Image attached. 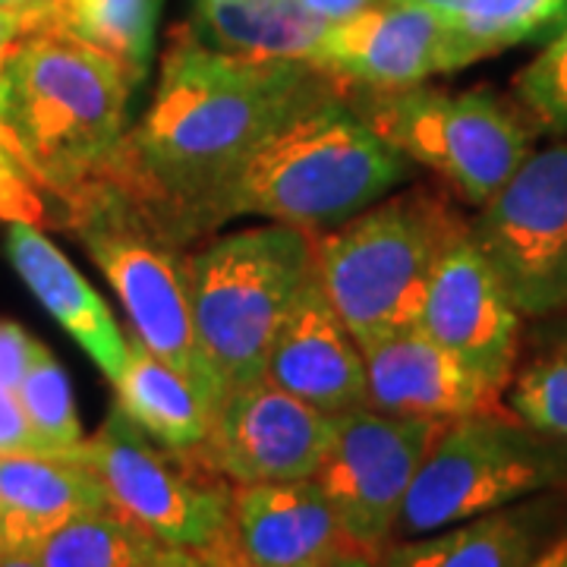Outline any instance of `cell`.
<instances>
[{"label":"cell","mask_w":567,"mask_h":567,"mask_svg":"<svg viewBox=\"0 0 567 567\" xmlns=\"http://www.w3.org/2000/svg\"><path fill=\"white\" fill-rule=\"evenodd\" d=\"M344 92L300 61H244L177 29L140 126L104 183L140 199L181 244L246 155L303 107Z\"/></svg>","instance_id":"obj_1"},{"label":"cell","mask_w":567,"mask_h":567,"mask_svg":"<svg viewBox=\"0 0 567 567\" xmlns=\"http://www.w3.org/2000/svg\"><path fill=\"white\" fill-rule=\"evenodd\" d=\"M406 174L404 155L338 92L259 142L193 215L189 237L249 215L303 230L338 227L385 199Z\"/></svg>","instance_id":"obj_2"},{"label":"cell","mask_w":567,"mask_h":567,"mask_svg":"<svg viewBox=\"0 0 567 567\" xmlns=\"http://www.w3.org/2000/svg\"><path fill=\"white\" fill-rule=\"evenodd\" d=\"M136 89L121 63L58 29H35L3 54L0 121L61 203L63 227L121 162Z\"/></svg>","instance_id":"obj_3"},{"label":"cell","mask_w":567,"mask_h":567,"mask_svg":"<svg viewBox=\"0 0 567 567\" xmlns=\"http://www.w3.org/2000/svg\"><path fill=\"white\" fill-rule=\"evenodd\" d=\"M312 252L309 230L271 221L186 256L196 341L224 394L265 379L271 344L312 275Z\"/></svg>","instance_id":"obj_4"},{"label":"cell","mask_w":567,"mask_h":567,"mask_svg":"<svg viewBox=\"0 0 567 567\" xmlns=\"http://www.w3.org/2000/svg\"><path fill=\"white\" fill-rule=\"evenodd\" d=\"M461 227L429 189H410L316 240V278L360 350L416 328L429 275Z\"/></svg>","instance_id":"obj_5"},{"label":"cell","mask_w":567,"mask_h":567,"mask_svg":"<svg viewBox=\"0 0 567 567\" xmlns=\"http://www.w3.org/2000/svg\"><path fill=\"white\" fill-rule=\"evenodd\" d=\"M66 227L76 230L92 262L121 297L133 322V334L158 360L174 365L183 379L199 388L208 404L218 406L224 391L208 369L186 290V259L177 240L158 218L114 183H102L70 208Z\"/></svg>","instance_id":"obj_6"},{"label":"cell","mask_w":567,"mask_h":567,"mask_svg":"<svg viewBox=\"0 0 567 567\" xmlns=\"http://www.w3.org/2000/svg\"><path fill=\"white\" fill-rule=\"evenodd\" d=\"M344 99L410 164L439 174L470 205L488 203L533 155V126L488 89H344Z\"/></svg>","instance_id":"obj_7"},{"label":"cell","mask_w":567,"mask_h":567,"mask_svg":"<svg viewBox=\"0 0 567 567\" xmlns=\"http://www.w3.org/2000/svg\"><path fill=\"white\" fill-rule=\"evenodd\" d=\"M567 480V442L495 410L451 420L406 492L398 533L423 536L527 502Z\"/></svg>","instance_id":"obj_8"},{"label":"cell","mask_w":567,"mask_h":567,"mask_svg":"<svg viewBox=\"0 0 567 567\" xmlns=\"http://www.w3.org/2000/svg\"><path fill=\"white\" fill-rule=\"evenodd\" d=\"M70 454L99 476L107 507L162 546L208 551L227 539L234 488L199 447L158 445L114 404L102 429Z\"/></svg>","instance_id":"obj_9"},{"label":"cell","mask_w":567,"mask_h":567,"mask_svg":"<svg viewBox=\"0 0 567 567\" xmlns=\"http://www.w3.org/2000/svg\"><path fill=\"white\" fill-rule=\"evenodd\" d=\"M524 319L567 306V140L533 152L466 224Z\"/></svg>","instance_id":"obj_10"},{"label":"cell","mask_w":567,"mask_h":567,"mask_svg":"<svg viewBox=\"0 0 567 567\" xmlns=\"http://www.w3.org/2000/svg\"><path fill=\"white\" fill-rule=\"evenodd\" d=\"M445 423L357 406L334 416V435L312 483L334 507L350 546L369 558L398 533L410 483Z\"/></svg>","instance_id":"obj_11"},{"label":"cell","mask_w":567,"mask_h":567,"mask_svg":"<svg viewBox=\"0 0 567 567\" xmlns=\"http://www.w3.org/2000/svg\"><path fill=\"white\" fill-rule=\"evenodd\" d=\"M334 435V416L287 394L268 379L224 394L199 447L234 486L312 480Z\"/></svg>","instance_id":"obj_12"},{"label":"cell","mask_w":567,"mask_h":567,"mask_svg":"<svg viewBox=\"0 0 567 567\" xmlns=\"http://www.w3.org/2000/svg\"><path fill=\"white\" fill-rule=\"evenodd\" d=\"M520 319L524 316L511 303L505 284L464 224L429 275L416 328L505 391L517 360Z\"/></svg>","instance_id":"obj_13"},{"label":"cell","mask_w":567,"mask_h":567,"mask_svg":"<svg viewBox=\"0 0 567 567\" xmlns=\"http://www.w3.org/2000/svg\"><path fill=\"white\" fill-rule=\"evenodd\" d=\"M309 66L341 89L404 92L447 73V13L420 3L382 0L331 22Z\"/></svg>","instance_id":"obj_14"},{"label":"cell","mask_w":567,"mask_h":567,"mask_svg":"<svg viewBox=\"0 0 567 567\" xmlns=\"http://www.w3.org/2000/svg\"><path fill=\"white\" fill-rule=\"evenodd\" d=\"M350 548L322 488L297 480L234 488L227 539L199 555L215 567H331Z\"/></svg>","instance_id":"obj_15"},{"label":"cell","mask_w":567,"mask_h":567,"mask_svg":"<svg viewBox=\"0 0 567 567\" xmlns=\"http://www.w3.org/2000/svg\"><path fill=\"white\" fill-rule=\"evenodd\" d=\"M265 379L328 416L369 406L363 350L350 338L334 306L328 303L316 268L300 287L271 344Z\"/></svg>","instance_id":"obj_16"},{"label":"cell","mask_w":567,"mask_h":567,"mask_svg":"<svg viewBox=\"0 0 567 567\" xmlns=\"http://www.w3.org/2000/svg\"><path fill=\"white\" fill-rule=\"evenodd\" d=\"M365 404L388 416L451 423L498 406L502 388L461 363L420 328L388 334L363 350Z\"/></svg>","instance_id":"obj_17"},{"label":"cell","mask_w":567,"mask_h":567,"mask_svg":"<svg viewBox=\"0 0 567 567\" xmlns=\"http://www.w3.org/2000/svg\"><path fill=\"white\" fill-rule=\"evenodd\" d=\"M102 507L99 476L73 454L0 451V555H39L58 529Z\"/></svg>","instance_id":"obj_18"},{"label":"cell","mask_w":567,"mask_h":567,"mask_svg":"<svg viewBox=\"0 0 567 567\" xmlns=\"http://www.w3.org/2000/svg\"><path fill=\"white\" fill-rule=\"evenodd\" d=\"M7 256L39 303L54 316V322L89 353L104 379L114 382L126 363L130 341L123 338L121 324L114 322L95 287L76 271V265L32 224H10Z\"/></svg>","instance_id":"obj_19"},{"label":"cell","mask_w":567,"mask_h":567,"mask_svg":"<svg viewBox=\"0 0 567 567\" xmlns=\"http://www.w3.org/2000/svg\"><path fill=\"white\" fill-rule=\"evenodd\" d=\"M555 533L548 502H517L454 527L388 543L379 567H527Z\"/></svg>","instance_id":"obj_20"},{"label":"cell","mask_w":567,"mask_h":567,"mask_svg":"<svg viewBox=\"0 0 567 567\" xmlns=\"http://www.w3.org/2000/svg\"><path fill=\"white\" fill-rule=\"evenodd\" d=\"M328 25L303 0H199L193 32L230 58L309 63Z\"/></svg>","instance_id":"obj_21"},{"label":"cell","mask_w":567,"mask_h":567,"mask_svg":"<svg viewBox=\"0 0 567 567\" xmlns=\"http://www.w3.org/2000/svg\"><path fill=\"white\" fill-rule=\"evenodd\" d=\"M117 406L148 439L171 451H196L208 439L215 406L174 365L158 360L140 338L126 344V363L111 382Z\"/></svg>","instance_id":"obj_22"},{"label":"cell","mask_w":567,"mask_h":567,"mask_svg":"<svg viewBox=\"0 0 567 567\" xmlns=\"http://www.w3.org/2000/svg\"><path fill=\"white\" fill-rule=\"evenodd\" d=\"M39 29L80 39L142 85L155 54L158 0H44Z\"/></svg>","instance_id":"obj_23"},{"label":"cell","mask_w":567,"mask_h":567,"mask_svg":"<svg viewBox=\"0 0 567 567\" xmlns=\"http://www.w3.org/2000/svg\"><path fill=\"white\" fill-rule=\"evenodd\" d=\"M447 13V73L536 39L567 17V0H461Z\"/></svg>","instance_id":"obj_24"},{"label":"cell","mask_w":567,"mask_h":567,"mask_svg":"<svg viewBox=\"0 0 567 567\" xmlns=\"http://www.w3.org/2000/svg\"><path fill=\"white\" fill-rule=\"evenodd\" d=\"M162 543L114 507L82 514L39 548L41 567H148Z\"/></svg>","instance_id":"obj_25"},{"label":"cell","mask_w":567,"mask_h":567,"mask_svg":"<svg viewBox=\"0 0 567 567\" xmlns=\"http://www.w3.org/2000/svg\"><path fill=\"white\" fill-rule=\"evenodd\" d=\"M17 401L22 406V416L39 439L44 454H70L85 442L76 404H73V388L54 353L35 341L29 369L17 388Z\"/></svg>","instance_id":"obj_26"},{"label":"cell","mask_w":567,"mask_h":567,"mask_svg":"<svg viewBox=\"0 0 567 567\" xmlns=\"http://www.w3.org/2000/svg\"><path fill=\"white\" fill-rule=\"evenodd\" d=\"M61 215V203L48 193V186L0 121V221L63 227Z\"/></svg>","instance_id":"obj_27"},{"label":"cell","mask_w":567,"mask_h":567,"mask_svg":"<svg viewBox=\"0 0 567 567\" xmlns=\"http://www.w3.org/2000/svg\"><path fill=\"white\" fill-rule=\"evenodd\" d=\"M511 410L517 420L567 442V353L558 350L527 365L511 385Z\"/></svg>","instance_id":"obj_28"},{"label":"cell","mask_w":567,"mask_h":567,"mask_svg":"<svg viewBox=\"0 0 567 567\" xmlns=\"http://www.w3.org/2000/svg\"><path fill=\"white\" fill-rule=\"evenodd\" d=\"M517 95L539 126L567 133V17L546 48L520 70Z\"/></svg>","instance_id":"obj_29"},{"label":"cell","mask_w":567,"mask_h":567,"mask_svg":"<svg viewBox=\"0 0 567 567\" xmlns=\"http://www.w3.org/2000/svg\"><path fill=\"white\" fill-rule=\"evenodd\" d=\"M35 341L25 334V328L10 319H0V388L13 391L20 388L22 375L29 369Z\"/></svg>","instance_id":"obj_30"},{"label":"cell","mask_w":567,"mask_h":567,"mask_svg":"<svg viewBox=\"0 0 567 567\" xmlns=\"http://www.w3.org/2000/svg\"><path fill=\"white\" fill-rule=\"evenodd\" d=\"M0 451H41L13 391L0 388ZM44 454V451H41Z\"/></svg>","instance_id":"obj_31"},{"label":"cell","mask_w":567,"mask_h":567,"mask_svg":"<svg viewBox=\"0 0 567 567\" xmlns=\"http://www.w3.org/2000/svg\"><path fill=\"white\" fill-rule=\"evenodd\" d=\"M41 7L44 0H29V3H7L0 0V61L13 48V41L35 32L41 25Z\"/></svg>","instance_id":"obj_32"},{"label":"cell","mask_w":567,"mask_h":567,"mask_svg":"<svg viewBox=\"0 0 567 567\" xmlns=\"http://www.w3.org/2000/svg\"><path fill=\"white\" fill-rule=\"evenodd\" d=\"M375 3H382V0H303L306 10H312L324 22H341L347 17H357Z\"/></svg>","instance_id":"obj_33"},{"label":"cell","mask_w":567,"mask_h":567,"mask_svg":"<svg viewBox=\"0 0 567 567\" xmlns=\"http://www.w3.org/2000/svg\"><path fill=\"white\" fill-rule=\"evenodd\" d=\"M148 567H215L205 555L199 551H189V548H174V546H162L155 551L152 565Z\"/></svg>","instance_id":"obj_34"},{"label":"cell","mask_w":567,"mask_h":567,"mask_svg":"<svg viewBox=\"0 0 567 567\" xmlns=\"http://www.w3.org/2000/svg\"><path fill=\"white\" fill-rule=\"evenodd\" d=\"M527 567H567V527L555 533Z\"/></svg>","instance_id":"obj_35"},{"label":"cell","mask_w":567,"mask_h":567,"mask_svg":"<svg viewBox=\"0 0 567 567\" xmlns=\"http://www.w3.org/2000/svg\"><path fill=\"white\" fill-rule=\"evenodd\" d=\"M0 567H41L39 555H25V551H3Z\"/></svg>","instance_id":"obj_36"},{"label":"cell","mask_w":567,"mask_h":567,"mask_svg":"<svg viewBox=\"0 0 567 567\" xmlns=\"http://www.w3.org/2000/svg\"><path fill=\"white\" fill-rule=\"evenodd\" d=\"M331 567H379L375 565V558H369V555H363V551H357V548H350V551H344L338 561Z\"/></svg>","instance_id":"obj_37"},{"label":"cell","mask_w":567,"mask_h":567,"mask_svg":"<svg viewBox=\"0 0 567 567\" xmlns=\"http://www.w3.org/2000/svg\"><path fill=\"white\" fill-rule=\"evenodd\" d=\"M398 3H420V7H435V10H454L461 0H398Z\"/></svg>","instance_id":"obj_38"},{"label":"cell","mask_w":567,"mask_h":567,"mask_svg":"<svg viewBox=\"0 0 567 567\" xmlns=\"http://www.w3.org/2000/svg\"><path fill=\"white\" fill-rule=\"evenodd\" d=\"M558 350H565L567 353V331H565V338H561V347H558Z\"/></svg>","instance_id":"obj_39"},{"label":"cell","mask_w":567,"mask_h":567,"mask_svg":"<svg viewBox=\"0 0 567 567\" xmlns=\"http://www.w3.org/2000/svg\"><path fill=\"white\" fill-rule=\"evenodd\" d=\"M7 3H29V0H7Z\"/></svg>","instance_id":"obj_40"}]
</instances>
